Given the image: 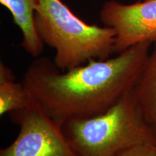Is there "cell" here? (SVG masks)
I'll return each mask as SVG.
<instances>
[{
	"instance_id": "9",
	"label": "cell",
	"mask_w": 156,
	"mask_h": 156,
	"mask_svg": "<svg viewBox=\"0 0 156 156\" xmlns=\"http://www.w3.org/2000/svg\"><path fill=\"white\" fill-rule=\"evenodd\" d=\"M116 156H156V145H135L121 151Z\"/></svg>"
},
{
	"instance_id": "3",
	"label": "cell",
	"mask_w": 156,
	"mask_h": 156,
	"mask_svg": "<svg viewBox=\"0 0 156 156\" xmlns=\"http://www.w3.org/2000/svg\"><path fill=\"white\" fill-rule=\"evenodd\" d=\"M35 24L43 43L55 50L53 61L63 71L114 54V29L87 24L62 0H39Z\"/></svg>"
},
{
	"instance_id": "6",
	"label": "cell",
	"mask_w": 156,
	"mask_h": 156,
	"mask_svg": "<svg viewBox=\"0 0 156 156\" xmlns=\"http://www.w3.org/2000/svg\"><path fill=\"white\" fill-rule=\"evenodd\" d=\"M0 3L9 9L15 24L22 32L21 47L34 58L38 57L44 48L35 24V12L39 0H0Z\"/></svg>"
},
{
	"instance_id": "8",
	"label": "cell",
	"mask_w": 156,
	"mask_h": 156,
	"mask_svg": "<svg viewBox=\"0 0 156 156\" xmlns=\"http://www.w3.org/2000/svg\"><path fill=\"white\" fill-rule=\"evenodd\" d=\"M32 101L23 82H17L10 68L0 62V115L24 108Z\"/></svg>"
},
{
	"instance_id": "4",
	"label": "cell",
	"mask_w": 156,
	"mask_h": 156,
	"mask_svg": "<svg viewBox=\"0 0 156 156\" xmlns=\"http://www.w3.org/2000/svg\"><path fill=\"white\" fill-rule=\"evenodd\" d=\"M9 115L20 129L14 142L0 150V156H79L61 124L34 100L28 106Z\"/></svg>"
},
{
	"instance_id": "5",
	"label": "cell",
	"mask_w": 156,
	"mask_h": 156,
	"mask_svg": "<svg viewBox=\"0 0 156 156\" xmlns=\"http://www.w3.org/2000/svg\"><path fill=\"white\" fill-rule=\"evenodd\" d=\"M100 20L116 32L114 54L140 43L156 40V0L125 5L112 0L103 5Z\"/></svg>"
},
{
	"instance_id": "1",
	"label": "cell",
	"mask_w": 156,
	"mask_h": 156,
	"mask_svg": "<svg viewBox=\"0 0 156 156\" xmlns=\"http://www.w3.org/2000/svg\"><path fill=\"white\" fill-rule=\"evenodd\" d=\"M152 44L140 43L114 58L91 59L65 71L50 58L38 56L27 68L22 82L32 100L59 124L95 116L134 89Z\"/></svg>"
},
{
	"instance_id": "7",
	"label": "cell",
	"mask_w": 156,
	"mask_h": 156,
	"mask_svg": "<svg viewBox=\"0 0 156 156\" xmlns=\"http://www.w3.org/2000/svg\"><path fill=\"white\" fill-rule=\"evenodd\" d=\"M153 44L133 93L142 116L156 134V40Z\"/></svg>"
},
{
	"instance_id": "2",
	"label": "cell",
	"mask_w": 156,
	"mask_h": 156,
	"mask_svg": "<svg viewBox=\"0 0 156 156\" xmlns=\"http://www.w3.org/2000/svg\"><path fill=\"white\" fill-rule=\"evenodd\" d=\"M61 126L79 156H116L135 145H156V134L142 116L133 90L102 114L69 119Z\"/></svg>"
}]
</instances>
